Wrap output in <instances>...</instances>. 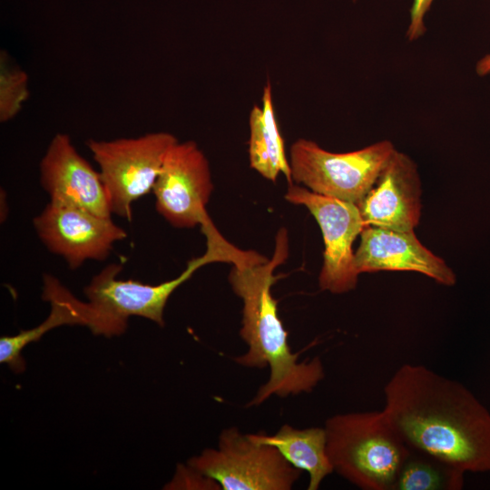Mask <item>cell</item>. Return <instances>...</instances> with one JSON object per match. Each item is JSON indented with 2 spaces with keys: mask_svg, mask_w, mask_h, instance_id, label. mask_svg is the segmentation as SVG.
<instances>
[{
  "mask_svg": "<svg viewBox=\"0 0 490 490\" xmlns=\"http://www.w3.org/2000/svg\"><path fill=\"white\" fill-rule=\"evenodd\" d=\"M43 299L51 304V312L45 320L15 336L0 338V362L7 364L15 371H21L24 368L22 350L54 328L81 325L88 327L95 335H103V322L90 304L80 301L50 274L44 276Z\"/></svg>",
  "mask_w": 490,
  "mask_h": 490,
  "instance_id": "cell-14",
  "label": "cell"
},
{
  "mask_svg": "<svg viewBox=\"0 0 490 490\" xmlns=\"http://www.w3.org/2000/svg\"><path fill=\"white\" fill-rule=\"evenodd\" d=\"M285 199L306 207L317 220L324 240L323 265L318 276L321 290L342 294L354 289L358 272L352 246L367 226L357 203L318 194L289 184Z\"/></svg>",
  "mask_w": 490,
  "mask_h": 490,
  "instance_id": "cell-8",
  "label": "cell"
},
{
  "mask_svg": "<svg viewBox=\"0 0 490 490\" xmlns=\"http://www.w3.org/2000/svg\"><path fill=\"white\" fill-rule=\"evenodd\" d=\"M353 1H356V0H353Z\"/></svg>",
  "mask_w": 490,
  "mask_h": 490,
  "instance_id": "cell-22",
  "label": "cell"
},
{
  "mask_svg": "<svg viewBox=\"0 0 490 490\" xmlns=\"http://www.w3.org/2000/svg\"><path fill=\"white\" fill-rule=\"evenodd\" d=\"M252 436L260 442L275 446L294 467L309 475L308 490H318L322 481L334 473L327 453V437L323 427L297 428L289 424L269 435Z\"/></svg>",
  "mask_w": 490,
  "mask_h": 490,
  "instance_id": "cell-16",
  "label": "cell"
},
{
  "mask_svg": "<svg viewBox=\"0 0 490 490\" xmlns=\"http://www.w3.org/2000/svg\"><path fill=\"white\" fill-rule=\"evenodd\" d=\"M249 158L250 167L262 177L275 181L282 173L293 183L289 161L276 118L272 88L268 80L263 87L261 106L254 105L249 117Z\"/></svg>",
  "mask_w": 490,
  "mask_h": 490,
  "instance_id": "cell-15",
  "label": "cell"
},
{
  "mask_svg": "<svg viewBox=\"0 0 490 490\" xmlns=\"http://www.w3.org/2000/svg\"><path fill=\"white\" fill-rule=\"evenodd\" d=\"M387 419L410 448L465 474L490 472V413L461 383L405 363L384 387Z\"/></svg>",
  "mask_w": 490,
  "mask_h": 490,
  "instance_id": "cell-1",
  "label": "cell"
},
{
  "mask_svg": "<svg viewBox=\"0 0 490 490\" xmlns=\"http://www.w3.org/2000/svg\"><path fill=\"white\" fill-rule=\"evenodd\" d=\"M170 488L180 489H208L220 490V485L212 478L200 473L195 468L191 466H179L178 471L170 483Z\"/></svg>",
  "mask_w": 490,
  "mask_h": 490,
  "instance_id": "cell-19",
  "label": "cell"
},
{
  "mask_svg": "<svg viewBox=\"0 0 490 490\" xmlns=\"http://www.w3.org/2000/svg\"><path fill=\"white\" fill-rule=\"evenodd\" d=\"M358 206L367 226L414 230L421 217V181L414 161L395 150Z\"/></svg>",
  "mask_w": 490,
  "mask_h": 490,
  "instance_id": "cell-12",
  "label": "cell"
},
{
  "mask_svg": "<svg viewBox=\"0 0 490 490\" xmlns=\"http://www.w3.org/2000/svg\"><path fill=\"white\" fill-rule=\"evenodd\" d=\"M475 72L479 76L490 74V54H485L476 63Z\"/></svg>",
  "mask_w": 490,
  "mask_h": 490,
  "instance_id": "cell-21",
  "label": "cell"
},
{
  "mask_svg": "<svg viewBox=\"0 0 490 490\" xmlns=\"http://www.w3.org/2000/svg\"><path fill=\"white\" fill-rule=\"evenodd\" d=\"M188 465L215 480L222 490H290L302 472L275 446L235 426L222 429L217 448L203 450Z\"/></svg>",
  "mask_w": 490,
  "mask_h": 490,
  "instance_id": "cell-6",
  "label": "cell"
},
{
  "mask_svg": "<svg viewBox=\"0 0 490 490\" xmlns=\"http://www.w3.org/2000/svg\"><path fill=\"white\" fill-rule=\"evenodd\" d=\"M434 0H413L410 9V22L407 30V37L414 41L421 37L426 32L424 18L429 11Z\"/></svg>",
  "mask_w": 490,
  "mask_h": 490,
  "instance_id": "cell-20",
  "label": "cell"
},
{
  "mask_svg": "<svg viewBox=\"0 0 490 490\" xmlns=\"http://www.w3.org/2000/svg\"><path fill=\"white\" fill-rule=\"evenodd\" d=\"M206 240L207 250L203 255L191 259L177 278L158 285L117 279L122 266L116 263L107 265L95 275L83 291L90 306L103 319L108 337L124 332L131 316L145 318L163 327L164 308L178 287L203 265L234 260L237 249L221 235L211 236Z\"/></svg>",
  "mask_w": 490,
  "mask_h": 490,
  "instance_id": "cell-4",
  "label": "cell"
},
{
  "mask_svg": "<svg viewBox=\"0 0 490 490\" xmlns=\"http://www.w3.org/2000/svg\"><path fill=\"white\" fill-rule=\"evenodd\" d=\"M40 183L50 201L74 205L100 217H112L99 171L76 150L71 137L56 133L39 163Z\"/></svg>",
  "mask_w": 490,
  "mask_h": 490,
  "instance_id": "cell-11",
  "label": "cell"
},
{
  "mask_svg": "<svg viewBox=\"0 0 490 490\" xmlns=\"http://www.w3.org/2000/svg\"><path fill=\"white\" fill-rule=\"evenodd\" d=\"M359 236L360 243L354 256L358 274L381 270L416 271L445 286L456 282L452 269L426 248L414 230L366 226Z\"/></svg>",
  "mask_w": 490,
  "mask_h": 490,
  "instance_id": "cell-13",
  "label": "cell"
},
{
  "mask_svg": "<svg viewBox=\"0 0 490 490\" xmlns=\"http://www.w3.org/2000/svg\"><path fill=\"white\" fill-rule=\"evenodd\" d=\"M213 190L210 164L193 141H177L168 151L153 185L156 211L173 227L193 228L210 219Z\"/></svg>",
  "mask_w": 490,
  "mask_h": 490,
  "instance_id": "cell-9",
  "label": "cell"
},
{
  "mask_svg": "<svg viewBox=\"0 0 490 490\" xmlns=\"http://www.w3.org/2000/svg\"><path fill=\"white\" fill-rule=\"evenodd\" d=\"M28 75L8 62V54H0V122L13 120L29 98Z\"/></svg>",
  "mask_w": 490,
  "mask_h": 490,
  "instance_id": "cell-18",
  "label": "cell"
},
{
  "mask_svg": "<svg viewBox=\"0 0 490 490\" xmlns=\"http://www.w3.org/2000/svg\"><path fill=\"white\" fill-rule=\"evenodd\" d=\"M44 246L70 269L86 260H104L116 241L127 237L112 217H100L79 207L50 201L33 220Z\"/></svg>",
  "mask_w": 490,
  "mask_h": 490,
  "instance_id": "cell-10",
  "label": "cell"
},
{
  "mask_svg": "<svg viewBox=\"0 0 490 490\" xmlns=\"http://www.w3.org/2000/svg\"><path fill=\"white\" fill-rule=\"evenodd\" d=\"M393 143L381 141L348 152H331L307 139L289 150L292 181L313 192L358 203L374 185L395 152Z\"/></svg>",
  "mask_w": 490,
  "mask_h": 490,
  "instance_id": "cell-5",
  "label": "cell"
},
{
  "mask_svg": "<svg viewBox=\"0 0 490 490\" xmlns=\"http://www.w3.org/2000/svg\"><path fill=\"white\" fill-rule=\"evenodd\" d=\"M177 138L166 132L86 144L99 166L113 214L131 220L132 204L152 191L169 149Z\"/></svg>",
  "mask_w": 490,
  "mask_h": 490,
  "instance_id": "cell-7",
  "label": "cell"
},
{
  "mask_svg": "<svg viewBox=\"0 0 490 490\" xmlns=\"http://www.w3.org/2000/svg\"><path fill=\"white\" fill-rule=\"evenodd\" d=\"M324 429L335 473L363 490H394L409 447L383 410L337 414Z\"/></svg>",
  "mask_w": 490,
  "mask_h": 490,
  "instance_id": "cell-3",
  "label": "cell"
},
{
  "mask_svg": "<svg viewBox=\"0 0 490 490\" xmlns=\"http://www.w3.org/2000/svg\"><path fill=\"white\" fill-rule=\"evenodd\" d=\"M289 256V239L285 229L276 236L271 259L255 252L251 257L238 261L229 274L234 293L243 303L241 338L247 351L234 358L239 365L248 368L269 367L270 377L248 404L256 407L271 396L286 397L311 392L324 378L323 364L318 357L299 362L289 344V333L278 312V300L271 287L279 276L276 268Z\"/></svg>",
  "mask_w": 490,
  "mask_h": 490,
  "instance_id": "cell-2",
  "label": "cell"
},
{
  "mask_svg": "<svg viewBox=\"0 0 490 490\" xmlns=\"http://www.w3.org/2000/svg\"><path fill=\"white\" fill-rule=\"evenodd\" d=\"M465 473L425 452L409 447L394 490H460Z\"/></svg>",
  "mask_w": 490,
  "mask_h": 490,
  "instance_id": "cell-17",
  "label": "cell"
}]
</instances>
